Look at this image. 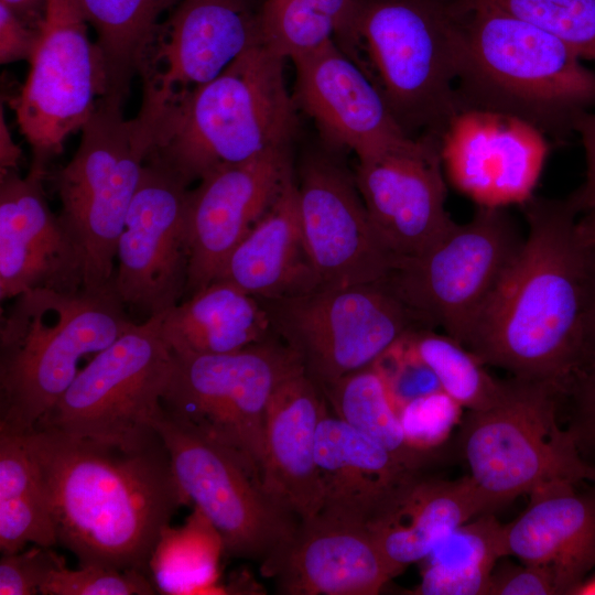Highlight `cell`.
Masks as SVG:
<instances>
[{"label": "cell", "mask_w": 595, "mask_h": 595, "mask_svg": "<svg viewBox=\"0 0 595 595\" xmlns=\"http://www.w3.org/2000/svg\"><path fill=\"white\" fill-rule=\"evenodd\" d=\"M508 555L549 566L558 595H572L595 567V485L565 484L531 496L526 511L504 524Z\"/></svg>", "instance_id": "26"}, {"label": "cell", "mask_w": 595, "mask_h": 595, "mask_svg": "<svg viewBox=\"0 0 595 595\" xmlns=\"http://www.w3.org/2000/svg\"><path fill=\"white\" fill-rule=\"evenodd\" d=\"M216 279L263 300L298 295L322 285L305 245L293 173Z\"/></svg>", "instance_id": "28"}, {"label": "cell", "mask_w": 595, "mask_h": 595, "mask_svg": "<svg viewBox=\"0 0 595 595\" xmlns=\"http://www.w3.org/2000/svg\"><path fill=\"white\" fill-rule=\"evenodd\" d=\"M162 334L173 353L228 354L273 335L261 301L216 279L166 311Z\"/></svg>", "instance_id": "29"}, {"label": "cell", "mask_w": 595, "mask_h": 595, "mask_svg": "<svg viewBox=\"0 0 595 595\" xmlns=\"http://www.w3.org/2000/svg\"><path fill=\"white\" fill-rule=\"evenodd\" d=\"M21 158V149L13 141L3 116V107L0 110V174L17 171Z\"/></svg>", "instance_id": "47"}, {"label": "cell", "mask_w": 595, "mask_h": 595, "mask_svg": "<svg viewBox=\"0 0 595 595\" xmlns=\"http://www.w3.org/2000/svg\"><path fill=\"white\" fill-rule=\"evenodd\" d=\"M495 506L472 477L446 480L419 474L367 526L388 562L400 574L424 560L458 526Z\"/></svg>", "instance_id": "27"}, {"label": "cell", "mask_w": 595, "mask_h": 595, "mask_svg": "<svg viewBox=\"0 0 595 595\" xmlns=\"http://www.w3.org/2000/svg\"><path fill=\"white\" fill-rule=\"evenodd\" d=\"M523 240L504 207L478 206L424 252L399 258L385 281L426 327L465 346Z\"/></svg>", "instance_id": "11"}, {"label": "cell", "mask_w": 595, "mask_h": 595, "mask_svg": "<svg viewBox=\"0 0 595 595\" xmlns=\"http://www.w3.org/2000/svg\"><path fill=\"white\" fill-rule=\"evenodd\" d=\"M64 566V558L52 547L34 545L25 551L4 553L0 560V594H40L53 572Z\"/></svg>", "instance_id": "42"}, {"label": "cell", "mask_w": 595, "mask_h": 595, "mask_svg": "<svg viewBox=\"0 0 595 595\" xmlns=\"http://www.w3.org/2000/svg\"><path fill=\"white\" fill-rule=\"evenodd\" d=\"M358 45L401 128L441 139L459 112L458 28L448 0H359Z\"/></svg>", "instance_id": "7"}, {"label": "cell", "mask_w": 595, "mask_h": 595, "mask_svg": "<svg viewBox=\"0 0 595 595\" xmlns=\"http://www.w3.org/2000/svg\"><path fill=\"white\" fill-rule=\"evenodd\" d=\"M88 23L76 0H46L39 41L20 93L9 99L32 149L31 166L46 171L64 142L80 131L105 95Z\"/></svg>", "instance_id": "13"}, {"label": "cell", "mask_w": 595, "mask_h": 595, "mask_svg": "<svg viewBox=\"0 0 595 595\" xmlns=\"http://www.w3.org/2000/svg\"><path fill=\"white\" fill-rule=\"evenodd\" d=\"M447 180L478 206L522 205L533 196L549 144L545 136L516 117L462 109L440 139Z\"/></svg>", "instance_id": "19"}, {"label": "cell", "mask_w": 595, "mask_h": 595, "mask_svg": "<svg viewBox=\"0 0 595 595\" xmlns=\"http://www.w3.org/2000/svg\"><path fill=\"white\" fill-rule=\"evenodd\" d=\"M258 19L261 43L283 60L337 36L335 24L312 0H264Z\"/></svg>", "instance_id": "36"}, {"label": "cell", "mask_w": 595, "mask_h": 595, "mask_svg": "<svg viewBox=\"0 0 595 595\" xmlns=\"http://www.w3.org/2000/svg\"><path fill=\"white\" fill-rule=\"evenodd\" d=\"M261 43L245 0H181L163 19L140 73L142 104L161 110Z\"/></svg>", "instance_id": "18"}, {"label": "cell", "mask_w": 595, "mask_h": 595, "mask_svg": "<svg viewBox=\"0 0 595 595\" xmlns=\"http://www.w3.org/2000/svg\"><path fill=\"white\" fill-rule=\"evenodd\" d=\"M21 20L37 29L45 10L46 0H0Z\"/></svg>", "instance_id": "48"}, {"label": "cell", "mask_w": 595, "mask_h": 595, "mask_svg": "<svg viewBox=\"0 0 595 595\" xmlns=\"http://www.w3.org/2000/svg\"><path fill=\"white\" fill-rule=\"evenodd\" d=\"M355 180L371 224L397 259L418 256L455 224L445 208L440 141L425 136L358 160Z\"/></svg>", "instance_id": "17"}, {"label": "cell", "mask_w": 595, "mask_h": 595, "mask_svg": "<svg viewBox=\"0 0 595 595\" xmlns=\"http://www.w3.org/2000/svg\"><path fill=\"white\" fill-rule=\"evenodd\" d=\"M220 534L194 507L186 522L162 532L149 562V575L158 593L170 595L218 594Z\"/></svg>", "instance_id": "33"}, {"label": "cell", "mask_w": 595, "mask_h": 595, "mask_svg": "<svg viewBox=\"0 0 595 595\" xmlns=\"http://www.w3.org/2000/svg\"><path fill=\"white\" fill-rule=\"evenodd\" d=\"M487 595H558V589L549 566L523 563L493 571Z\"/></svg>", "instance_id": "43"}, {"label": "cell", "mask_w": 595, "mask_h": 595, "mask_svg": "<svg viewBox=\"0 0 595 595\" xmlns=\"http://www.w3.org/2000/svg\"><path fill=\"white\" fill-rule=\"evenodd\" d=\"M508 555L504 524L491 512L453 530L424 559L420 595H487L496 562Z\"/></svg>", "instance_id": "31"}, {"label": "cell", "mask_w": 595, "mask_h": 595, "mask_svg": "<svg viewBox=\"0 0 595 595\" xmlns=\"http://www.w3.org/2000/svg\"><path fill=\"white\" fill-rule=\"evenodd\" d=\"M39 41V29L21 20L0 2V63L30 61Z\"/></svg>", "instance_id": "44"}, {"label": "cell", "mask_w": 595, "mask_h": 595, "mask_svg": "<svg viewBox=\"0 0 595 595\" xmlns=\"http://www.w3.org/2000/svg\"><path fill=\"white\" fill-rule=\"evenodd\" d=\"M259 300L272 333L322 389L371 366L407 333L426 327L385 280Z\"/></svg>", "instance_id": "10"}, {"label": "cell", "mask_w": 595, "mask_h": 595, "mask_svg": "<svg viewBox=\"0 0 595 595\" xmlns=\"http://www.w3.org/2000/svg\"><path fill=\"white\" fill-rule=\"evenodd\" d=\"M158 591L149 575L133 570L83 565L64 566L41 587L43 595H151Z\"/></svg>", "instance_id": "39"}, {"label": "cell", "mask_w": 595, "mask_h": 595, "mask_svg": "<svg viewBox=\"0 0 595 595\" xmlns=\"http://www.w3.org/2000/svg\"><path fill=\"white\" fill-rule=\"evenodd\" d=\"M188 186L147 160L120 235L113 290L148 317L184 298L188 278Z\"/></svg>", "instance_id": "15"}, {"label": "cell", "mask_w": 595, "mask_h": 595, "mask_svg": "<svg viewBox=\"0 0 595 595\" xmlns=\"http://www.w3.org/2000/svg\"><path fill=\"white\" fill-rule=\"evenodd\" d=\"M572 595H595V574L586 576Z\"/></svg>", "instance_id": "50"}, {"label": "cell", "mask_w": 595, "mask_h": 595, "mask_svg": "<svg viewBox=\"0 0 595 595\" xmlns=\"http://www.w3.org/2000/svg\"><path fill=\"white\" fill-rule=\"evenodd\" d=\"M301 371L299 357L274 334L235 353H173L161 403L230 451L261 485L268 402L283 380Z\"/></svg>", "instance_id": "9"}, {"label": "cell", "mask_w": 595, "mask_h": 595, "mask_svg": "<svg viewBox=\"0 0 595 595\" xmlns=\"http://www.w3.org/2000/svg\"><path fill=\"white\" fill-rule=\"evenodd\" d=\"M588 355H595V292L587 328L586 356Z\"/></svg>", "instance_id": "49"}, {"label": "cell", "mask_w": 595, "mask_h": 595, "mask_svg": "<svg viewBox=\"0 0 595 595\" xmlns=\"http://www.w3.org/2000/svg\"><path fill=\"white\" fill-rule=\"evenodd\" d=\"M522 206L527 237L465 347L485 365L560 390L586 356L594 279L567 201L532 196Z\"/></svg>", "instance_id": "2"}, {"label": "cell", "mask_w": 595, "mask_h": 595, "mask_svg": "<svg viewBox=\"0 0 595 595\" xmlns=\"http://www.w3.org/2000/svg\"><path fill=\"white\" fill-rule=\"evenodd\" d=\"M322 390L337 418L376 441L409 468L422 472L433 458L408 442L399 412L372 366L351 372Z\"/></svg>", "instance_id": "34"}, {"label": "cell", "mask_w": 595, "mask_h": 595, "mask_svg": "<svg viewBox=\"0 0 595 595\" xmlns=\"http://www.w3.org/2000/svg\"><path fill=\"white\" fill-rule=\"evenodd\" d=\"M96 34L105 95L123 104L166 14L181 0H76Z\"/></svg>", "instance_id": "30"}, {"label": "cell", "mask_w": 595, "mask_h": 595, "mask_svg": "<svg viewBox=\"0 0 595 595\" xmlns=\"http://www.w3.org/2000/svg\"><path fill=\"white\" fill-rule=\"evenodd\" d=\"M316 466L321 488L317 515L365 527L401 487L422 474L337 418L328 403L317 429Z\"/></svg>", "instance_id": "25"}, {"label": "cell", "mask_w": 595, "mask_h": 595, "mask_svg": "<svg viewBox=\"0 0 595 595\" xmlns=\"http://www.w3.org/2000/svg\"><path fill=\"white\" fill-rule=\"evenodd\" d=\"M132 324L113 288L15 296L0 324V429H35L79 372V361Z\"/></svg>", "instance_id": "5"}, {"label": "cell", "mask_w": 595, "mask_h": 595, "mask_svg": "<svg viewBox=\"0 0 595 595\" xmlns=\"http://www.w3.org/2000/svg\"><path fill=\"white\" fill-rule=\"evenodd\" d=\"M296 184L304 240L322 285L386 280L397 258L379 239L355 175L329 155L314 154Z\"/></svg>", "instance_id": "16"}, {"label": "cell", "mask_w": 595, "mask_h": 595, "mask_svg": "<svg viewBox=\"0 0 595 595\" xmlns=\"http://www.w3.org/2000/svg\"><path fill=\"white\" fill-rule=\"evenodd\" d=\"M163 315L133 323L95 355L35 429L108 442L154 435L173 364Z\"/></svg>", "instance_id": "12"}, {"label": "cell", "mask_w": 595, "mask_h": 595, "mask_svg": "<svg viewBox=\"0 0 595 595\" xmlns=\"http://www.w3.org/2000/svg\"><path fill=\"white\" fill-rule=\"evenodd\" d=\"M593 483H594V485H595V480H594Z\"/></svg>", "instance_id": "51"}, {"label": "cell", "mask_w": 595, "mask_h": 595, "mask_svg": "<svg viewBox=\"0 0 595 595\" xmlns=\"http://www.w3.org/2000/svg\"><path fill=\"white\" fill-rule=\"evenodd\" d=\"M573 131L581 138L586 160L584 183L566 198L578 216L595 206V111L581 113L573 123Z\"/></svg>", "instance_id": "45"}, {"label": "cell", "mask_w": 595, "mask_h": 595, "mask_svg": "<svg viewBox=\"0 0 595 595\" xmlns=\"http://www.w3.org/2000/svg\"><path fill=\"white\" fill-rule=\"evenodd\" d=\"M408 337L436 376L441 389L468 411L488 409L505 394L507 380L490 376L485 364L450 335L421 327L409 332Z\"/></svg>", "instance_id": "35"}, {"label": "cell", "mask_w": 595, "mask_h": 595, "mask_svg": "<svg viewBox=\"0 0 595 595\" xmlns=\"http://www.w3.org/2000/svg\"><path fill=\"white\" fill-rule=\"evenodd\" d=\"M575 232L595 283V206L576 220Z\"/></svg>", "instance_id": "46"}, {"label": "cell", "mask_w": 595, "mask_h": 595, "mask_svg": "<svg viewBox=\"0 0 595 595\" xmlns=\"http://www.w3.org/2000/svg\"><path fill=\"white\" fill-rule=\"evenodd\" d=\"M462 409L443 390L409 402L399 411L408 442L415 450L434 455L461 423Z\"/></svg>", "instance_id": "41"}, {"label": "cell", "mask_w": 595, "mask_h": 595, "mask_svg": "<svg viewBox=\"0 0 595 595\" xmlns=\"http://www.w3.org/2000/svg\"><path fill=\"white\" fill-rule=\"evenodd\" d=\"M560 420L581 458L595 470V355H588L559 392Z\"/></svg>", "instance_id": "38"}, {"label": "cell", "mask_w": 595, "mask_h": 595, "mask_svg": "<svg viewBox=\"0 0 595 595\" xmlns=\"http://www.w3.org/2000/svg\"><path fill=\"white\" fill-rule=\"evenodd\" d=\"M326 408L322 388L305 371L283 380L267 405L261 487L298 521L321 509L316 436Z\"/></svg>", "instance_id": "24"}, {"label": "cell", "mask_w": 595, "mask_h": 595, "mask_svg": "<svg viewBox=\"0 0 595 595\" xmlns=\"http://www.w3.org/2000/svg\"><path fill=\"white\" fill-rule=\"evenodd\" d=\"M458 28L459 110L521 119L564 138L595 107V72L561 40L491 0H451Z\"/></svg>", "instance_id": "3"}, {"label": "cell", "mask_w": 595, "mask_h": 595, "mask_svg": "<svg viewBox=\"0 0 595 595\" xmlns=\"http://www.w3.org/2000/svg\"><path fill=\"white\" fill-rule=\"evenodd\" d=\"M371 366L382 378L398 412L409 402L442 390L432 369L415 353L408 333Z\"/></svg>", "instance_id": "40"}, {"label": "cell", "mask_w": 595, "mask_h": 595, "mask_svg": "<svg viewBox=\"0 0 595 595\" xmlns=\"http://www.w3.org/2000/svg\"><path fill=\"white\" fill-rule=\"evenodd\" d=\"M561 40L581 60L595 61V0H491Z\"/></svg>", "instance_id": "37"}, {"label": "cell", "mask_w": 595, "mask_h": 595, "mask_svg": "<svg viewBox=\"0 0 595 595\" xmlns=\"http://www.w3.org/2000/svg\"><path fill=\"white\" fill-rule=\"evenodd\" d=\"M559 391L547 381L512 377L496 404L461 421L469 476L495 508L523 494L595 480L561 423Z\"/></svg>", "instance_id": "8"}, {"label": "cell", "mask_w": 595, "mask_h": 595, "mask_svg": "<svg viewBox=\"0 0 595 595\" xmlns=\"http://www.w3.org/2000/svg\"><path fill=\"white\" fill-rule=\"evenodd\" d=\"M153 428L182 491L218 531L225 553L262 563L292 538L300 521L269 498L230 451L163 407Z\"/></svg>", "instance_id": "14"}, {"label": "cell", "mask_w": 595, "mask_h": 595, "mask_svg": "<svg viewBox=\"0 0 595 595\" xmlns=\"http://www.w3.org/2000/svg\"><path fill=\"white\" fill-rule=\"evenodd\" d=\"M57 544L48 500L23 435L0 429V550Z\"/></svg>", "instance_id": "32"}, {"label": "cell", "mask_w": 595, "mask_h": 595, "mask_svg": "<svg viewBox=\"0 0 595 595\" xmlns=\"http://www.w3.org/2000/svg\"><path fill=\"white\" fill-rule=\"evenodd\" d=\"M22 435L48 500L57 544L79 566L149 575L162 532L190 504L159 433L136 442L41 429Z\"/></svg>", "instance_id": "1"}, {"label": "cell", "mask_w": 595, "mask_h": 595, "mask_svg": "<svg viewBox=\"0 0 595 595\" xmlns=\"http://www.w3.org/2000/svg\"><path fill=\"white\" fill-rule=\"evenodd\" d=\"M284 61L256 44L217 77L165 105L147 160L188 186L219 167L289 147L298 106Z\"/></svg>", "instance_id": "4"}, {"label": "cell", "mask_w": 595, "mask_h": 595, "mask_svg": "<svg viewBox=\"0 0 595 595\" xmlns=\"http://www.w3.org/2000/svg\"><path fill=\"white\" fill-rule=\"evenodd\" d=\"M288 148L219 167L190 190L185 299L216 279L235 248L273 204L293 173Z\"/></svg>", "instance_id": "20"}, {"label": "cell", "mask_w": 595, "mask_h": 595, "mask_svg": "<svg viewBox=\"0 0 595 595\" xmlns=\"http://www.w3.org/2000/svg\"><path fill=\"white\" fill-rule=\"evenodd\" d=\"M122 105L98 100L76 152L54 175L58 217L82 255L90 291L113 288L118 241L155 140L159 113L141 105L126 119Z\"/></svg>", "instance_id": "6"}, {"label": "cell", "mask_w": 595, "mask_h": 595, "mask_svg": "<svg viewBox=\"0 0 595 595\" xmlns=\"http://www.w3.org/2000/svg\"><path fill=\"white\" fill-rule=\"evenodd\" d=\"M294 100L331 144L357 159L397 147L410 138L375 82L331 41L291 60Z\"/></svg>", "instance_id": "22"}, {"label": "cell", "mask_w": 595, "mask_h": 595, "mask_svg": "<svg viewBox=\"0 0 595 595\" xmlns=\"http://www.w3.org/2000/svg\"><path fill=\"white\" fill-rule=\"evenodd\" d=\"M46 171L0 174V299L36 289L84 288L82 255L46 201Z\"/></svg>", "instance_id": "21"}, {"label": "cell", "mask_w": 595, "mask_h": 595, "mask_svg": "<svg viewBox=\"0 0 595 595\" xmlns=\"http://www.w3.org/2000/svg\"><path fill=\"white\" fill-rule=\"evenodd\" d=\"M285 595H375L399 573L367 527L315 516L261 563Z\"/></svg>", "instance_id": "23"}]
</instances>
